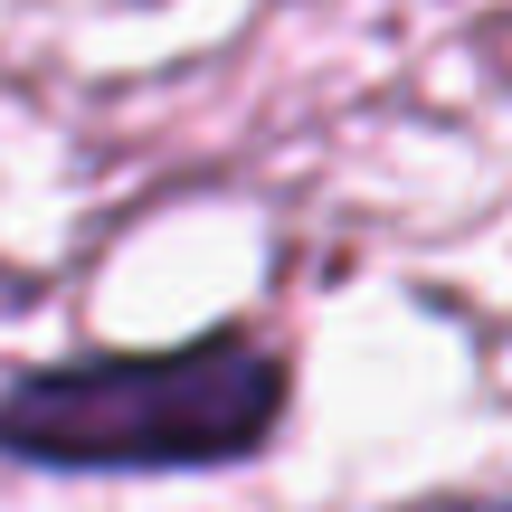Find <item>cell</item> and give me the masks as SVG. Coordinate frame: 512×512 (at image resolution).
Instances as JSON below:
<instances>
[{
    "label": "cell",
    "instance_id": "obj_1",
    "mask_svg": "<svg viewBox=\"0 0 512 512\" xmlns=\"http://www.w3.org/2000/svg\"><path fill=\"white\" fill-rule=\"evenodd\" d=\"M294 408L285 342L247 323L171 351H67L0 380V465L19 475H219L275 446Z\"/></svg>",
    "mask_w": 512,
    "mask_h": 512
},
{
    "label": "cell",
    "instance_id": "obj_3",
    "mask_svg": "<svg viewBox=\"0 0 512 512\" xmlns=\"http://www.w3.org/2000/svg\"><path fill=\"white\" fill-rule=\"evenodd\" d=\"M10 304H38V275L29 266H0V313H10Z\"/></svg>",
    "mask_w": 512,
    "mask_h": 512
},
{
    "label": "cell",
    "instance_id": "obj_2",
    "mask_svg": "<svg viewBox=\"0 0 512 512\" xmlns=\"http://www.w3.org/2000/svg\"><path fill=\"white\" fill-rule=\"evenodd\" d=\"M389 512H512V494H418V503H389Z\"/></svg>",
    "mask_w": 512,
    "mask_h": 512
}]
</instances>
